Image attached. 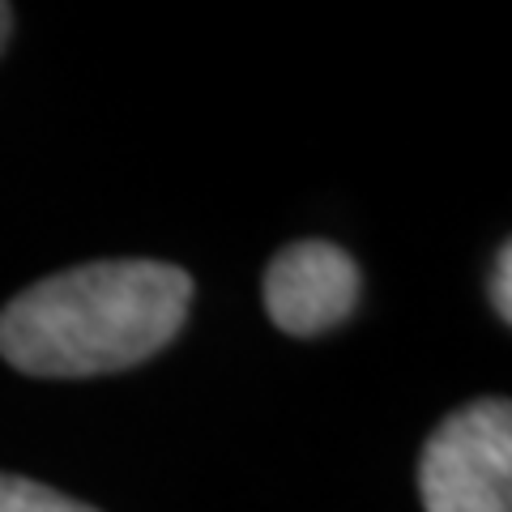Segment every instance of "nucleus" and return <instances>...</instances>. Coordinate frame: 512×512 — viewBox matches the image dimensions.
Listing matches in <instances>:
<instances>
[{"label": "nucleus", "mask_w": 512, "mask_h": 512, "mask_svg": "<svg viewBox=\"0 0 512 512\" xmlns=\"http://www.w3.org/2000/svg\"><path fill=\"white\" fill-rule=\"evenodd\" d=\"M491 308L500 312V320H512V248H508V244L495 252V269H491Z\"/></svg>", "instance_id": "39448f33"}, {"label": "nucleus", "mask_w": 512, "mask_h": 512, "mask_svg": "<svg viewBox=\"0 0 512 512\" xmlns=\"http://www.w3.org/2000/svg\"><path fill=\"white\" fill-rule=\"evenodd\" d=\"M0 512H99L56 487H43L35 478L0 470Z\"/></svg>", "instance_id": "20e7f679"}, {"label": "nucleus", "mask_w": 512, "mask_h": 512, "mask_svg": "<svg viewBox=\"0 0 512 512\" xmlns=\"http://www.w3.org/2000/svg\"><path fill=\"white\" fill-rule=\"evenodd\" d=\"M192 278L167 261H90L26 286L0 312V359L77 380L154 359L188 320Z\"/></svg>", "instance_id": "f257e3e1"}, {"label": "nucleus", "mask_w": 512, "mask_h": 512, "mask_svg": "<svg viewBox=\"0 0 512 512\" xmlns=\"http://www.w3.org/2000/svg\"><path fill=\"white\" fill-rule=\"evenodd\" d=\"M427 512H512V406L478 397L431 431L419 457Z\"/></svg>", "instance_id": "f03ea898"}, {"label": "nucleus", "mask_w": 512, "mask_h": 512, "mask_svg": "<svg viewBox=\"0 0 512 512\" xmlns=\"http://www.w3.org/2000/svg\"><path fill=\"white\" fill-rule=\"evenodd\" d=\"M9 35H13V9L5 5V0H0V52H5Z\"/></svg>", "instance_id": "423d86ee"}, {"label": "nucleus", "mask_w": 512, "mask_h": 512, "mask_svg": "<svg viewBox=\"0 0 512 512\" xmlns=\"http://www.w3.org/2000/svg\"><path fill=\"white\" fill-rule=\"evenodd\" d=\"M359 308L355 256L325 239L286 244L265 269V312L291 338L338 329Z\"/></svg>", "instance_id": "7ed1b4c3"}]
</instances>
